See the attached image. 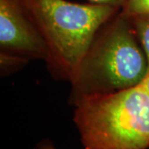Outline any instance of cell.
<instances>
[{
  "label": "cell",
  "instance_id": "6da1fadb",
  "mask_svg": "<svg viewBox=\"0 0 149 149\" xmlns=\"http://www.w3.org/2000/svg\"><path fill=\"white\" fill-rule=\"evenodd\" d=\"M148 69L133 24L119 11L100 29L70 81L72 100L134 87L143 81Z\"/></svg>",
  "mask_w": 149,
  "mask_h": 149
},
{
  "label": "cell",
  "instance_id": "7a4b0ae2",
  "mask_svg": "<svg viewBox=\"0 0 149 149\" xmlns=\"http://www.w3.org/2000/svg\"><path fill=\"white\" fill-rule=\"evenodd\" d=\"M85 149H148L149 93L141 84L73 100Z\"/></svg>",
  "mask_w": 149,
  "mask_h": 149
},
{
  "label": "cell",
  "instance_id": "3957f363",
  "mask_svg": "<svg viewBox=\"0 0 149 149\" xmlns=\"http://www.w3.org/2000/svg\"><path fill=\"white\" fill-rule=\"evenodd\" d=\"M48 52V66L70 80L96 34L120 6L66 0H23Z\"/></svg>",
  "mask_w": 149,
  "mask_h": 149
},
{
  "label": "cell",
  "instance_id": "277c9868",
  "mask_svg": "<svg viewBox=\"0 0 149 149\" xmlns=\"http://www.w3.org/2000/svg\"><path fill=\"white\" fill-rule=\"evenodd\" d=\"M1 52L46 62V43L23 0H0Z\"/></svg>",
  "mask_w": 149,
  "mask_h": 149
},
{
  "label": "cell",
  "instance_id": "5b68a950",
  "mask_svg": "<svg viewBox=\"0 0 149 149\" xmlns=\"http://www.w3.org/2000/svg\"><path fill=\"white\" fill-rule=\"evenodd\" d=\"M133 24L139 40L148 60V74H149V15L128 17Z\"/></svg>",
  "mask_w": 149,
  "mask_h": 149
},
{
  "label": "cell",
  "instance_id": "8992f818",
  "mask_svg": "<svg viewBox=\"0 0 149 149\" xmlns=\"http://www.w3.org/2000/svg\"><path fill=\"white\" fill-rule=\"evenodd\" d=\"M120 12L127 17L149 15V0H125Z\"/></svg>",
  "mask_w": 149,
  "mask_h": 149
},
{
  "label": "cell",
  "instance_id": "52a82bcc",
  "mask_svg": "<svg viewBox=\"0 0 149 149\" xmlns=\"http://www.w3.org/2000/svg\"><path fill=\"white\" fill-rule=\"evenodd\" d=\"M0 55L1 69L3 70L4 71H10L11 70H15L29 61L27 59L14 54L1 52Z\"/></svg>",
  "mask_w": 149,
  "mask_h": 149
},
{
  "label": "cell",
  "instance_id": "ba28073f",
  "mask_svg": "<svg viewBox=\"0 0 149 149\" xmlns=\"http://www.w3.org/2000/svg\"><path fill=\"white\" fill-rule=\"evenodd\" d=\"M95 3H103V4H112L122 7L125 0H90Z\"/></svg>",
  "mask_w": 149,
  "mask_h": 149
},
{
  "label": "cell",
  "instance_id": "9c48e42d",
  "mask_svg": "<svg viewBox=\"0 0 149 149\" xmlns=\"http://www.w3.org/2000/svg\"><path fill=\"white\" fill-rule=\"evenodd\" d=\"M36 149H56L54 147L52 144L49 142H44V143H41L37 147Z\"/></svg>",
  "mask_w": 149,
  "mask_h": 149
},
{
  "label": "cell",
  "instance_id": "30bf717a",
  "mask_svg": "<svg viewBox=\"0 0 149 149\" xmlns=\"http://www.w3.org/2000/svg\"><path fill=\"white\" fill-rule=\"evenodd\" d=\"M143 85H145L146 89L148 90V91L149 93V74H147V76H146V78L143 80Z\"/></svg>",
  "mask_w": 149,
  "mask_h": 149
}]
</instances>
